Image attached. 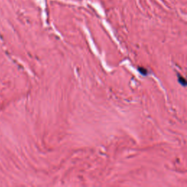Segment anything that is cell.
<instances>
[{"label": "cell", "mask_w": 187, "mask_h": 187, "mask_svg": "<svg viewBox=\"0 0 187 187\" xmlns=\"http://www.w3.org/2000/svg\"><path fill=\"white\" fill-rule=\"evenodd\" d=\"M178 79H179V82H180V83H181L183 85H186V80L182 77V76H178Z\"/></svg>", "instance_id": "cell-1"}, {"label": "cell", "mask_w": 187, "mask_h": 187, "mask_svg": "<svg viewBox=\"0 0 187 187\" xmlns=\"http://www.w3.org/2000/svg\"><path fill=\"white\" fill-rule=\"evenodd\" d=\"M139 71H140V72L141 74H142V75H147V69H144V68H142V67H140V68H139Z\"/></svg>", "instance_id": "cell-2"}]
</instances>
